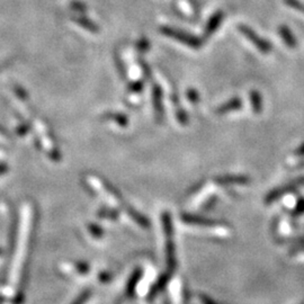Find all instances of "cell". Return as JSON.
Listing matches in <instances>:
<instances>
[{
  "instance_id": "1",
  "label": "cell",
  "mask_w": 304,
  "mask_h": 304,
  "mask_svg": "<svg viewBox=\"0 0 304 304\" xmlns=\"http://www.w3.org/2000/svg\"><path fill=\"white\" fill-rule=\"evenodd\" d=\"M238 29L250 43H252L254 45L256 46V48L259 52L264 53V55H268V53L272 52L273 50L272 43L268 40H266V38L259 36L252 28H250L247 25H239Z\"/></svg>"
},
{
  "instance_id": "2",
  "label": "cell",
  "mask_w": 304,
  "mask_h": 304,
  "mask_svg": "<svg viewBox=\"0 0 304 304\" xmlns=\"http://www.w3.org/2000/svg\"><path fill=\"white\" fill-rule=\"evenodd\" d=\"M161 33L165 34L167 36L175 38V40L179 41L180 43L186 44V45H188L189 47L198 48L202 46V41H200L198 37L190 35V34L180 31V29L171 27H161Z\"/></svg>"
},
{
  "instance_id": "3",
  "label": "cell",
  "mask_w": 304,
  "mask_h": 304,
  "mask_svg": "<svg viewBox=\"0 0 304 304\" xmlns=\"http://www.w3.org/2000/svg\"><path fill=\"white\" fill-rule=\"evenodd\" d=\"M223 19H224V13L222 11L215 12L209 19L207 27H205V32H204L205 37H210L211 35H213V34L218 31V28L221 26Z\"/></svg>"
},
{
  "instance_id": "4",
  "label": "cell",
  "mask_w": 304,
  "mask_h": 304,
  "mask_svg": "<svg viewBox=\"0 0 304 304\" xmlns=\"http://www.w3.org/2000/svg\"><path fill=\"white\" fill-rule=\"evenodd\" d=\"M152 100H154V107H155L157 120L161 121L164 116L163 90H161V88L158 85L154 86V90H152Z\"/></svg>"
},
{
  "instance_id": "5",
  "label": "cell",
  "mask_w": 304,
  "mask_h": 304,
  "mask_svg": "<svg viewBox=\"0 0 304 304\" xmlns=\"http://www.w3.org/2000/svg\"><path fill=\"white\" fill-rule=\"evenodd\" d=\"M242 99L240 97H232L231 99H229L228 102H225L224 104H222L220 107H218L217 113L219 115H223V114H228L230 112H234V111H239L242 109Z\"/></svg>"
},
{
  "instance_id": "6",
  "label": "cell",
  "mask_w": 304,
  "mask_h": 304,
  "mask_svg": "<svg viewBox=\"0 0 304 304\" xmlns=\"http://www.w3.org/2000/svg\"><path fill=\"white\" fill-rule=\"evenodd\" d=\"M278 34L283 40V42L285 43L288 47L294 48V47L297 46L296 37L294 36V34L291 31V28L288 27L287 25H279L278 26Z\"/></svg>"
},
{
  "instance_id": "7",
  "label": "cell",
  "mask_w": 304,
  "mask_h": 304,
  "mask_svg": "<svg viewBox=\"0 0 304 304\" xmlns=\"http://www.w3.org/2000/svg\"><path fill=\"white\" fill-rule=\"evenodd\" d=\"M249 100L255 114H261L263 112V96L258 90H251L249 92Z\"/></svg>"
},
{
  "instance_id": "8",
  "label": "cell",
  "mask_w": 304,
  "mask_h": 304,
  "mask_svg": "<svg viewBox=\"0 0 304 304\" xmlns=\"http://www.w3.org/2000/svg\"><path fill=\"white\" fill-rule=\"evenodd\" d=\"M73 21H75L77 24H79V25L82 26L83 28H86L92 33H98V31H99V28H98L96 24L92 23L90 19H88L86 17H80V16L73 17Z\"/></svg>"
},
{
  "instance_id": "9",
  "label": "cell",
  "mask_w": 304,
  "mask_h": 304,
  "mask_svg": "<svg viewBox=\"0 0 304 304\" xmlns=\"http://www.w3.org/2000/svg\"><path fill=\"white\" fill-rule=\"evenodd\" d=\"M283 2L287 7L295 9V11L304 14V4L301 3L300 0H283Z\"/></svg>"
},
{
  "instance_id": "10",
  "label": "cell",
  "mask_w": 304,
  "mask_h": 304,
  "mask_svg": "<svg viewBox=\"0 0 304 304\" xmlns=\"http://www.w3.org/2000/svg\"><path fill=\"white\" fill-rule=\"evenodd\" d=\"M106 119H110V120L115 121V122H117V123H119L122 126H126L127 125L126 116L122 115V114H115V113H111V114L106 115Z\"/></svg>"
},
{
  "instance_id": "11",
  "label": "cell",
  "mask_w": 304,
  "mask_h": 304,
  "mask_svg": "<svg viewBox=\"0 0 304 304\" xmlns=\"http://www.w3.org/2000/svg\"><path fill=\"white\" fill-rule=\"evenodd\" d=\"M186 97H187V99L194 105L197 104V103L199 102L198 91L194 89V88H189V89L186 91Z\"/></svg>"
},
{
  "instance_id": "12",
  "label": "cell",
  "mask_w": 304,
  "mask_h": 304,
  "mask_svg": "<svg viewBox=\"0 0 304 304\" xmlns=\"http://www.w3.org/2000/svg\"><path fill=\"white\" fill-rule=\"evenodd\" d=\"M176 116H177V120L180 122L183 125H186L188 123V115L184 110H177V113H176Z\"/></svg>"
},
{
  "instance_id": "13",
  "label": "cell",
  "mask_w": 304,
  "mask_h": 304,
  "mask_svg": "<svg viewBox=\"0 0 304 304\" xmlns=\"http://www.w3.org/2000/svg\"><path fill=\"white\" fill-rule=\"evenodd\" d=\"M136 47H138V50L140 52H146L150 47V43L146 38H141V40L138 42V44H136Z\"/></svg>"
},
{
  "instance_id": "14",
  "label": "cell",
  "mask_w": 304,
  "mask_h": 304,
  "mask_svg": "<svg viewBox=\"0 0 304 304\" xmlns=\"http://www.w3.org/2000/svg\"><path fill=\"white\" fill-rule=\"evenodd\" d=\"M71 8H72L75 12H79L80 14H82V13H85V12H86L85 5H82V4H80V3H72V4H71Z\"/></svg>"
},
{
  "instance_id": "15",
  "label": "cell",
  "mask_w": 304,
  "mask_h": 304,
  "mask_svg": "<svg viewBox=\"0 0 304 304\" xmlns=\"http://www.w3.org/2000/svg\"><path fill=\"white\" fill-rule=\"evenodd\" d=\"M142 88H143V82L138 81V82L132 83V85L130 86V90L133 92H140L142 90Z\"/></svg>"
},
{
  "instance_id": "16",
  "label": "cell",
  "mask_w": 304,
  "mask_h": 304,
  "mask_svg": "<svg viewBox=\"0 0 304 304\" xmlns=\"http://www.w3.org/2000/svg\"><path fill=\"white\" fill-rule=\"evenodd\" d=\"M15 91H16L17 94H18V96L21 97V98H23V99H26V98H27L26 91L24 90V89H22L21 87H18V86H17V87H15Z\"/></svg>"
},
{
  "instance_id": "17",
  "label": "cell",
  "mask_w": 304,
  "mask_h": 304,
  "mask_svg": "<svg viewBox=\"0 0 304 304\" xmlns=\"http://www.w3.org/2000/svg\"><path fill=\"white\" fill-rule=\"evenodd\" d=\"M294 155H296L298 157H303L304 156V143H302L295 151H294Z\"/></svg>"
},
{
  "instance_id": "18",
  "label": "cell",
  "mask_w": 304,
  "mask_h": 304,
  "mask_svg": "<svg viewBox=\"0 0 304 304\" xmlns=\"http://www.w3.org/2000/svg\"><path fill=\"white\" fill-rule=\"evenodd\" d=\"M19 130H21V131H19L18 133H19V134H24V133H26V132H27L28 126H27V125H23Z\"/></svg>"
},
{
  "instance_id": "19",
  "label": "cell",
  "mask_w": 304,
  "mask_h": 304,
  "mask_svg": "<svg viewBox=\"0 0 304 304\" xmlns=\"http://www.w3.org/2000/svg\"><path fill=\"white\" fill-rule=\"evenodd\" d=\"M5 66H6V65H3V66H0V71H2V70H3V68H4Z\"/></svg>"
}]
</instances>
